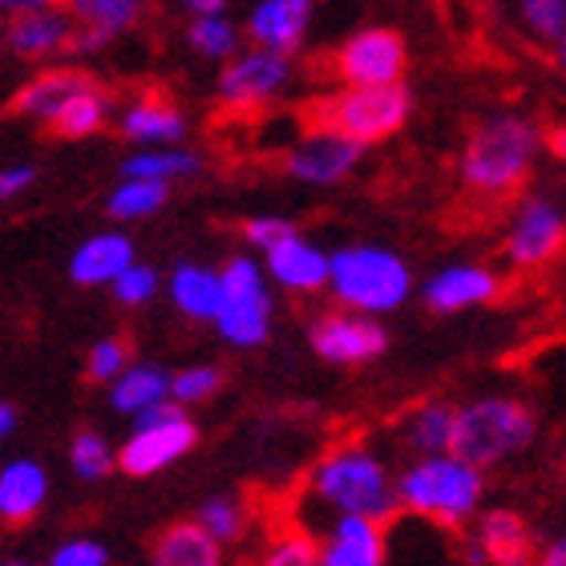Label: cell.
I'll return each instance as SVG.
<instances>
[{
	"label": "cell",
	"mask_w": 566,
	"mask_h": 566,
	"mask_svg": "<svg viewBox=\"0 0 566 566\" xmlns=\"http://www.w3.org/2000/svg\"><path fill=\"white\" fill-rule=\"evenodd\" d=\"M360 154H365V146L356 138L340 134L336 126L307 118V130L292 138V146L283 150L280 170L295 182H304V187H336L356 170Z\"/></svg>",
	"instance_id": "obj_11"
},
{
	"label": "cell",
	"mask_w": 566,
	"mask_h": 566,
	"mask_svg": "<svg viewBox=\"0 0 566 566\" xmlns=\"http://www.w3.org/2000/svg\"><path fill=\"white\" fill-rule=\"evenodd\" d=\"M292 77H295V70L287 53L251 45V49H239L231 61H223V70L214 77V97H219V106L235 109V114H243V109H263V106H272L275 97L287 94Z\"/></svg>",
	"instance_id": "obj_9"
},
{
	"label": "cell",
	"mask_w": 566,
	"mask_h": 566,
	"mask_svg": "<svg viewBox=\"0 0 566 566\" xmlns=\"http://www.w3.org/2000/svg\"><path fill=\"white\" fill-rule=\"evenodd\" d=\"M312 497H319L336 514H360V518H392V510L401 506L397 482L385 470V461L373 458L360 446L332 449L328 458L319 461L312 478H307Z\"/></svg>",
	"instance_id": "obj_3"
},
{
	"label": "cell",
	"mask_w": 566,
	"mask_h": 566,
	"mask_svg": "<svg viewBox=\"0 0 566 566\" xmlns=\"http://www.w3.org/2000/svg\"><path fill=\"white\" fill-rule=\"evenodd\" d=\"M150 0H65V9L77 21L73 53H97L109 41H118L146 17Z\"/></svg>",
	"instance_id": "obj_19"
},
{
	"label": "cell",
	"mask_w": 566,
	"mask_h": 566,
	"mask_svg": "<svg viewBox=\"0 0 566 566\" xmlns=\"http://www.w3.org/2000/svg\"><path fill=\"white\" fill-rule=\"evenodd\" d=\"M126 368H130V344L118 340V336L97 340L94 348H90V356H85V373H90V380H97V385H114Z\"/></svg>",
	"instance_id": "obj_37"
},
{
	"label": "cell",
	"mask_w": 566,
	"mask_h": 566,
	"mask_svg": "<svg viewBox=\"0 0 566 566\" xmlns=\"http://www.w3.org/2000/svg\"><path fill=\"white\" fill-rule=\"evenodd\" d=\"M543 146L546 130L538 122L514 114V109H497V114L478 122L465 138L458 163L461 187L482 202H506L531 178Z\"/></svg>",
	"instance_id": "obj_1"
},
{
	"label": "cell",
	"mask_w": 566,
	"mask_h": 566,
	"mask_svg": "<svg viewBox=\"0 0 566 566\" xmlns=\"http://www.w3.org/2000/svg\"><path fill=\"white\" fill-rule=\"evenodd\" d=\"M307 340H312L319 360H328V365H365V360H377L385 353L389 336L377 324V316L344 307V312H324L312 319Z\"/></svg>",
	"instance_id": "obj_13"
},
{
	"label": "cell",
	"mask_w": 566,
	"mask_h": 566,
	"mask_svg": "<svg viewBox=\"0 0 566 566\" xmlns=\"http://www.w3.org/2000/svg\"><path fill=\"white\" fill-rule=\"evenodd\" d=\"M566 248V214L551 195H526L506 227V260L518 272L543 268Z\"/></svg>",
	"instance_id": "obj_12"
},
{
	"label": "cell",
	"mask_w": 566,
	"mask_h": 566,
	"mask_svg": "<svg viewBox=\"0 0 566 566\" xmlns=\"http://www.w3.org/2000/svg\"><path fill=\"white\" fill-rule=\"evenodd\" d=\"M453 433H458V409L446 401L421 405L405 421V437H409V446L421 458H429V453H453Z\"/></svg>",
	"instance_id": "obj_31"
},
{
	"label": "cell",
	"mask_w": 566,
	"mask_h": 566,
	"mask_svg": "<svg viewBox=\"0 0 566 566\" xmlns=\"http://www.w3.org/2000/svg\"><path fill=\"white\" fill-rule=\"evenodd\" d=\"M328 292L336 295L340 307L385 316L413 295V272L397 251L377 248V243H353V248L332 251Z\"/></svg>",
	"instance_id": "obj_4"
},
{
	"label": "cell",
	"mask_w": 566,
	"mask_h": 566,
	"mask_svg": "<svg viewBox=\"0 0 566 566\" xmlns=\"http://www.w3.org/2000/svg\"><path fill=\"white\" fill-rule=\"evenodd\" d=\"M33 182H36V166H29V163L4 166V170H0V199H4V202L17 199V195H24Z\"/></svg>",
	"instance_id": "obj_42"
},
{
	"label": "cell",
	"mask_w": 566,
	"mask_h": 566,
	"mask_svg": "<svg viewBox=\"0 0 566 566\" xmlns=\"http://www.w3.org/2000/svg\"><path fill=\"white\" fill-rule=\"evenodd\" d=\"M214 328L235 348H260L272 332V292H268V268L235 255L223 263V304L214 316Z\"/></svg>",
	"instance_id": "obj_7"
},
{
	"label": "cell",
	"mask_w": 566,
	"mask_h": 566,
	"mask_svg": "<svg viewBox=\"0 0 566 566\" xmlns=\"http://www.w3.org/2000/svg\"><path fill=\"white\" fill-rule=\"evenodd\" d=\"M263 268L283 292L295 295H312L319 287H328L332 280V255L324 248H316L312 239L300 235V231L283 235L275 248L263 251Z\"/></svg>",
	"instance_id": "obj_16"
},
{
	"label": "cell",
	"mask_w": 566,
	"mask_h": 566,
	"mask_svg": "<svg viewBox=\"0 0 566 566\" xmlns=\"http://www.w3.org/2000/svg\"><path fill=\"white\" fill-rule=\"evenodd\" d=\"M295 227L287 223V219H280V214H255V219H248L243 223V239H248L255 251H268L275 248L283 235H292Z\"/></svg>",
	"instance_id": "obj_41"
},
{
	"label": "cell",
	"mask_w": 566,
	"mask_h": 566,
	"mask_svg": "<svg viewBox=\"0 0 566 566\" xmlns=\"http://www.w3.org/2000/svg\"><path fill=\"white\" fill-rule=\"evenodd\" d=\"M90 82H94V77L82 70H73V65H41V70L9 97V109L17 118L53 130L57 118L65 114V106H70Z\"/></svg>",
	"instance_id": "obj_15"
},
{
	"label": "cell",
	"mask_w": 566,
	"mask_h": 566,
	"mask_svg": "<svg viewBox=\"0 0 566 566\" xmlns=\"http://www.w3.org/2000/svg\"><path fill=\"white\" fill-rule=\"evenodd\" d=\"M166 295H170V304L187 319H202V324L211 319L214 324L219 304H223V272L202 268V263H182L166 280Z\"/></svg>",
	"instance_id": "obj_25"
},
{
	"label": "cell",
	"mask_w": 566,
	"mask_h": 566,
	"mask_svg": "<svg viewBox=\"0 0 566 566\" xmlns=\"http://www.w3.org/2000/svg\"><path fill=\"white\" fill-rule=\"evenodd\" d=\"M219 563H223V543L199 518L178 522V526L158 534V543H154V566H219Z\"/></svg>",
	"instance_id": "obj_26"
},
{
	"label": "cell",
	"mask_w": 566,
	"mask_h": 566,
	"mask_svg": "<svg viewBox=\"0 0 566 566\" xmlns=\"http://www.w3.org/2000/svg\"><path fill=\"white\" fill-rule=\"evenodd\" d=\"M4 566H29V563H4Z\"/></svg>",
	"instance_id": "obj_50"
},
{
	"label": "cell",
	"mask_w": 566,
	"mask_h": 566,
	"mask_svg": "<svg viewBox=\"0 0 566 566\" xmlns=\"http://www.w3.org/2000/svg\"><path fill=\"white\" fill-rule=\"evenodd\" d=\"M482 465L458 458V453H429L417 458L409 470L397 478L401 506L417 518H429L433 526L461 531L465 522L478 518L482 506Z\"/></svg>",
	"instance_id": "obj_2"
},
{
	"label": "cell",
	"mask_w": 566,
	"mask_h": 566,
	"mask_svg": "<svg viewBox=\"0 0 566 566\" xmlns=\"http://www.w3.org/2000/svg\"><path fill=\"white\" fill-rule=\"evenodd\" d=\"M319 551H324V566H385V534L377 518L336 514Z\"/></svg>",
	"instance_id": "obj_20"
},
{
	"label": "cell",
	"mask_w": 566,
	"mask_h": 566,
	"mask_svg": "<svg viewBox=\"0 0 566 566\" xmlns=\"http://www.w3.org/2000/svg\"><path fill=\"white\" fill-rule=\"evenodd\" d=\"M405 65H409L405 36L385 24H368L340 41V49L328 57V77L336 85H392L405 82Z\"/></svg>",
	"instance_id": "obj_10"
},
{
	"label": "cell",
	"mask_w": 566,
	"mask_h": 566,
	"mask_svg": "<svg viewBox=\"0 0 566 566\" xmlns=\"http://www.w3.org/2000/svg\"><path fill=\"white\" fill-rule=\"evenodd\" d=\"M158 287H163V280H158V272H154V268H146V263H130L118 280L109 283L114 300H118V304H126V307L150 304L154 295H158Z\"/></svg>",
	"instance_id": "obj_38"
},
{
	"label": "cell",
	"mask_w": 566,
	"mask_h": 566,
	"mask_svg": "<svg viewBox=\"0 0 566 566\" xmlns=\"http://www.w3.org/2000/svg\"><path fill=\"white\" fill-rule=\"evenodd\" d=\"M307 118L336 126V130L356 138L360 146H380L392 134H401L405 122L413 118V94H409L405 82L340 85V90L307 102Z\"/></svg>",
	"instance_id": "obj_5"
},
{
	"label": "cell",
	"mask_w": 566,
	"mask_h": 566,
	"mask_svg": "<svg viewBox=\"0 0 566 566\" xmlns=\"http://www.w3.org/2000/svg\"><path fill=\"white\" fill-rule=\"evenodd\" d=\"M170 373H163L158 365H130L114 385H109V405L122 417H142L150 413L154 405L175 401L170 397Z\"/></svg>",
	"instance_id": "obj_27"
},
{
	"label": "cell",
	"mask_w": 566,
	"mask_h": 566,
	"mask_svg": "<svg viewBox=\"0 0 566 566\" xmlns=\"http://www.w3.org/2000/svg\"><path fill=\"white\" fill-rule=\"evenodd\" d=\"M502 280L482 263H449L437 275L421 283V300L429 312H465V307H482L490 300H497Z\"/></svg>",
	"instance_id": "obj_17"
},
{
	"label": "cell",
	"mask_w": 566,
	"mask_h": 566,
	"mask_svg": "<svg viewBox=\"0 0 566 566\" xmlns=\"http://www.w3.org/2000/svg\"><path fill=\"white\" fill-rule=\"evenodd\" d=\"M134 260V243L122 231H102L90 235L82 248L70 255V280L82 287H109Z\"/></svg>",
	"instance_id": "obj_22"
},
{
	"label": "cell",
	"mask_w": 566,
	"mask_h": 566,
	"mask_svg": "<svg viewBox=\"0 0 566 566\" xmlns=\"http://www.w3.org/2000/svg\"><path fill=\"white\" fill-rule=\"evenodd\" d=\"M538 433V421L522 401L510 397H482L458 409V433H453V453L473 465H497L531 446Z\"/></svg>",
	"instance_id": "obj_6"
},
{
	"label": "cell",
	"mask_w": 566,
	"mask_h": 566,
	"mask_svg": "<svg viewBox=\"0 0 566 566\" xmlns=\"http://www.w3.org/2000/svg\"><path fill=\"white\" fill-rule=\"evenodd\" d=\"M219 380L223 377H219V368H211V365L178 368L175 380H170V397H175L178 405H199L219 392Z\"/></svg>",
	"instance_id": "obj_39"
},
{
	"label": "cell",
	"mask_w": 566,
	"mask_h": 566,
	"mask_svg": "<svg viewBox=\"0 0 566 566\" xmlns=\"http://www.w3.org/2000/svg\"><path fill=\"white\" fill-rule=\"evenodd\" d=\"M178 9L187 12V17H207V12H223L227 0H175Z\"/></svg>",
	"instance_id": "obj_43"
},
{
	"label": "cell",
	"mask_w": 566,
	"mask_h": 566,
	"mask_svg": "<svg viewBox=\"0 0 566 566\" xmlns=\"http://www.w3.org/2000/svg\"><path fill=\"white\" fill-rule=\"evenodd\" d=\"M312 17H316V0H255L243 29H248L251 45L292 57L295 49H304Z\"/></svg>",
	"instance_id": "obj_18"
},
{
	"label": "cell",
	"mask_w": 566,
	"mask_h": 566,
	"mask_svg": "<svg viewBox=\"0 0 566 566\" xmlns=\"http://www.w3.org/2000/svg\"><path fill=\"white\" fill-rule=\"evenodd\" d=\"M551 61H555V70H558V73H563V77H566V33L558 36L555 45H551Z\"/></svg>",
	"instance_id": "obj_49"
},
{
	"label": "cell",
	"mask_w": 566,
	"mask_h": 566,
	"mask_svg": "<svg viewBox=\"0 0 566 566\" xmlns=\"http://www.w3.org/2000/svg\"><path fill=\"white\" fill-rule=\"evenodd\" d=\"M260 566H324V551H319V543L312 534L287 531L263 551Z\"/></svg>",
	"instance_id": "obj_35"
},
{
	"label": "cell",
	"mask_w": 566,
	"mask_h": 566,
	"mask_svg": "<svg viewBox=\"0 0 566 566\" xmlns=\"http://www.w3.org/2000/svg\"><path fill=\"white\" fill-rule=\"evenodd\" d=\"M53 4H65V0H0V9L9 12H33V9H53Z\"/></svg>",
	"instance_id": "obj_46"
},
{
	"label": "cell",
	"mask_w": 566,
	"mask_h": 566,
	"mask_svg": "<svg viewBox=\"0 0 566 566\" xmlns=\"http://www.w3.org/2000/svg\"><path fill=\"white\" fill-rule=\"evenodd\" d=\"M461 555H465V563L470 566H490L482 543H478V534H465V538H461Z\"/></svg>",
	"instance_id": "obj_45"
},
{
	"label": "cell",
	"mask_w": 566,
	"mask_h": 566,
	"mask_svg": "<svg viewBox=\"0 0 566 566\" xmlns=\"http://www.w3.org/2000/svg\"><path fill=\"white\" fill-rule=\"evenodd\" d=\"M170 202V182H158V178H130L122 175V182L109 190L106 211L109 219L118 223H138V219H150Z\"/></svg>",
	"instance_id": "obj_30"
},
{
	"label": "cell",
	"mask_w": 566,
	"mask_h": 566,
	"mask_svg": "<svg viewBox=\"0 0 566 566\" xmlns=\"http://www.w3.org/2000/svg\"><path fill=\"white\" fill-rule=\"evenodd\" d=\"M514 17L538 45H555L566 33V0H514Z\"/></svg>",
	"instance_id": "obj_33"
},
{
	"label": "cell",
	"mask_w": 566,
	"mask_h": 566,
	"mask_svg": "<svg viewBox=\"0 0 566 566\" xmlns=\"http://www.w3.org/2000/svg\"><path fill=\"white\" fill-rule=\"evenodd\" d=\"M546 150L566 163V126H551V130H546Z\"/></svg>",
	"instance_id": "obj_47"
},
{
	"label": "cell",
	"mask_w": 566,
	"mask_h": 566,
	"mask_svg": "<svg viewBox=\"0 0 566 566\" xmlns=\"http://www.w3.org/2000/svg\"><path fill=\"white\" fill-rule=\"evenodd\" d=\"M73 41H77V21L65 4L12 12L9 24H4V49L17 61H29V65H53L57 57L73 53Z\"/></svg>",
	"instance_id": "obj_14"
},
{
	"label": "cell",
	"mask_w": 566,
	"mask_h": 566,
	"mask_svg": "<svg viewBox=\"0 0 566 566\" xmlns=\"http://www.w3.org/2000/svg\"><path fill=\"white\" fill-rule=\"evenodd\" d=\"M109 118H114V94H109L102 82H90L82 94H77L70 106H65V114L57 118L53 134H57V138H73V142H77V138H94V134L106 130Z\"/></svg>",
	"instance_id": "obj_29"
},
{
	"label": "cell",
	"mask_w": 566,
	"mask_h": 566,
	"mask_svg": "<svg viewBox=\"0 0 566 566\" xmlns=\"http://www.w3.org/2000/svg\"><path fill=\"white\" fill-rule=\"evenodd\" d=\"M118 134L134 146H166V142L187 138V118L182 109L163 102V97H130L118 109Z\"/></svg>",
	"instance_id": "obj_21"
},
{
	"label": "cell",
	"mask_w": 566,
	"mask_h": 566,
	"mask_svg": "<svg viewBox=\"0 0 566 566\" xmlns=\"http://www.w3.org/2000/svg\"><path fill=\"white\" fill-rule=\"evenodd\" d=\"M187 45L207 61H231L239 53V29L227 12H207L187 21Z\"/></svg>",
	"instance_id": "obj_32"
},
{
	"label": "cell",
	"mask_w": 566,
	"mask_h": 566,
	"mask_svg": "<svg viewBox=\"0 0 566 566\" xmlns=\"http://www.w3.org/2000/svg\"><path fill=\"white\" fill-rule=\"evenodd\" d=\"M473 534H478L490 566H531L534 558L531 526L514 510H490V514H482Z\"/></svg>",
	"instance_id": "obj_23"
},
{
	"label": "cell",
	"mask_w": 566,
	"mask_h": 566,
	"mask_svg": "<svg viewBox=\"0 0 566 566\" xmlns=\"http://www.w3.org/2000/svg\"><path fill=\"white\" fill-rule=\"evenodd\" d=\"M182 409L187 405L163 401L154 405L150 413L134 417V433L118 449V465L130 478H150V473L175 465L178 458H187L190 449H195L199 429H195V421Z\"/></svg>",
	"instance_id": "obj_8"
},
{
	"label": "cell",
	"mask_w": 566,
	"mask_h": 566,
	"mask_svg": "<svg viewBox=\"0 0 566 566\" xmlns=\"http://www.w3.org/2000/svg\"><path fill=\"white\" fill-rule=\"evenodd\" d=\"M199 522L219 538V543H231V538H239L243 522H248V506L231 494H214L199 506Z\"/></svg>",
	"instance_id": "obj_36"
},
{
	"label": "cell",
	"mask_w": 566,
	"mask_h": 566,
	"mask_svg": "<svg viewBox=\"0 0 566 566\" xmlns=\"http://www.w3.org/2000/svg\"><path fill=\"white\" fill-rule=\"evenodd\" d=\"M70 465L85 482H102V478H109V470L118 465V453L109 449V441L102 433L82 429V433L70 441Z\"/></svg>",
	"instance_id": "obj_34"
},
{
	"label": "cell",
	"mask_w": 566,
	"mask_h": 566,
	"mask_svg": "<svg viewBox=\"0 0 566 566\" xmlns=\"http://www.w3.org/2000/svg\"><path fill=\"white\" fill-rule=\"evenodd\" d=\"M49 566H109V551L94 538H70L49 555Z\"/></svg>",
	"instance_id": "obj_40"
},
{
	"label": "cell",
	"mask_w": 566,
	"mask_h": 566,
	"mask_svg": "<svg viewBox=\"0 0 566 566\" xmlns=\"http://www.w3.org/2000/svg\"><path fill=\"white\" fill-rule=\"evenodd\" d=\"M202 170V154L187 150L182 142H166V146H138V150L122 163V175L130 178H158V182H178V178H195Z\"/></svg>",
	"instance_id": "obj_28"
},
{
	"label": "cell",
	"mask_w": 566,
	"mask_h": 566,
	"mask_svg": "<svg viewBox=\"0 0 566 566\" xmlns=\"http://www.w3.org/2000/svg\"><path fill=\"white\" fill-rule=\"evenodd\" d=\"M49 473L33 458H17L0 470V518L9 526H21L45 506Z\"/></svg>",
	"instance_id": "obj_24"
},
{
	"label": "cell",
	"mask_w": 566,
	"mask_h": 566,
	"mask_svg": "<svg viewBox=\"0 0 566 566\" xmlns=\"http://www.w3.org/2000/svg\"><path fill=\"white\" fill-rule=\"evenodd\" d=\"M17 421H21V417H17V409H12V405H0V433L9 437L12 429H17Z\"/></svg>",
	"instance_id": "obj_48"
},
{
	"label": "cell",
	"mask_w": 566,
	"mask_h": 566,
	"mask_svg": "<svg viewBox=\"0 0 566 566\" xmlns=\"http://www.w3.org/2000/svg\"><path fill=\"white\" fill-rule=\"evenodd\" d=\"M538 566H566V531L538 555Z\"/></svg>",
	"instance_id": "obj_44"
}]
</instances>
